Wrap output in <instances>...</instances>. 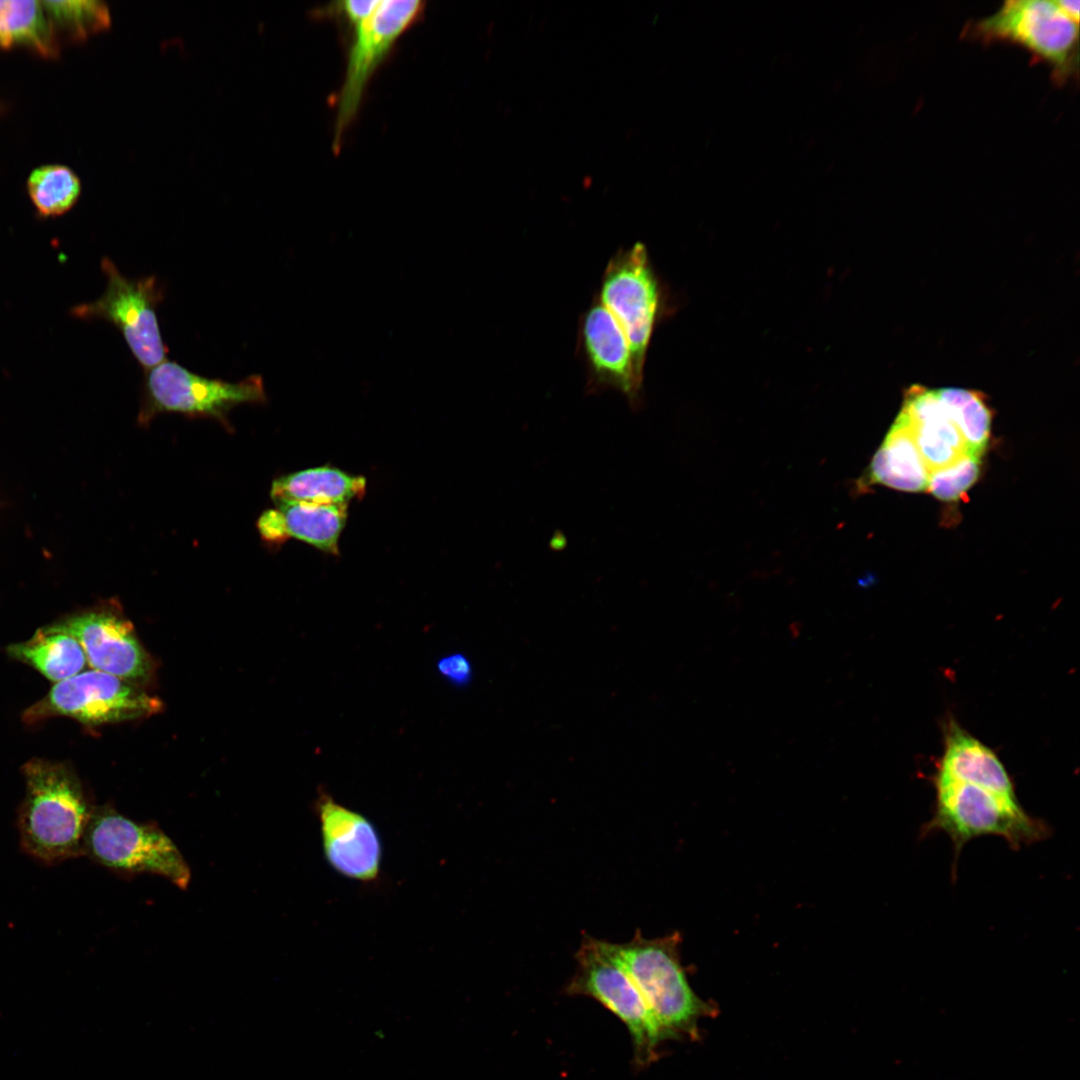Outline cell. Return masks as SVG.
Returning a JSON list of instances; mask_svg holds the SVG:
<instances>
[{
    "instance_id": "1",
    "label": "cell",
    "mask_w": 1080,
    "mask_h": 1080,
    "mask_svg": "<svg viewBox=\"0 0 1080 1080\" xmlns=\"http://www.w3.org/2000/svg\"><path fill=\"white\" fill-rule=\"evenodd\" d=\"M26 794L19 809L23 850L56 864L83 855V838L92 811L81 786L63 764L34 759L24 766Z\"/></svg>"
},
{
    "instance_id": "2",
    "label": "cell",
    "mask_w": 1080,
    "mask_h": 1080,
    "mask_svg": "<svg viewBox=\"0 0 1080 1080\" xmlns=\"http://www.w3.org/2000/svg\"><path fill=\"white\" fill-rule=\"evenodd\" d=\"M678 932L647 939L637 929L631 940L601 948L631 978L666 1039L695 1034L699 1017L711 1011L690 987L680 961Z\"/></svg>"
},
{
    "instance_id": "3",
    "label": "cell",
    "mask_w": 1080,
    "mask_h": 1080,
    "mask_svg": "<svg viewBox=\"0 0 1080 1080\" xmlns=\"http://www.w3.org/2000/svg\"><path fill=\"white\" fill-rule=\"evenodd\" d=\"M936 806L932 818L923 825L922 835L934 831L947 834L956 860L963 846L980 836L994 835L1018 850L1048 838L1050 826L1032 817L1018 800L995 794L982 787L936 775Z\"/></svg>"
},
{
    "instance_id": "4",
    "label": "cell",
    "mask_w": 1080,
    "mask_h": 1080,
    "mask_svg": "<svg viewBox=\"0 0 1080 1080\" xmlns=\"http://www.w3.org/2000/svg\"><path fill=\"white\" fill-rule=\"evenodd\" d=\"M1078 24L1048 0H1009L992 15L970 24L969 37L983 42L1006 41L1048 64L1057 82L1078 71Z\"/></svg>"
},
{
    "instance_id": "5",
    "label": "cell",
    "mask_w": 1080,
    "mask_h": 1080,
    "mask_svg": "<svg viewBox=\"0 0 1080 1080\" xmlns=\"http://www.w3.org/2000/svg\"><path fill=\"white\" fill-rule=\"evenodd\" d=\"M83 855L115 872L157 874L181 889L191 878L180 850L156 824L135 822L111 808L92 811Z\"/></svg>"
},
{
    "instance_id": "6",
    "label": "cell",
    "mask_w": 1080,
    "mask_h": 1080,
    "mask_svg": "<svg viewBox=\"0 0 1080 1080\" xmlns=\"http://www.w3.org/2000/svg\"><path fill=\"white\" fill-rule=\"evenodd\" d=\"M266 399L259 375L231 383L197 375L166 359L146 371L138 424L145 426L162 413H179L191 418H211L231 431L228 416L235 406L263 404Z\"/></svg>"
},
{
    "instance_id": "7",
    "label": "cell",
    "mask_w": 1080,
    "mask_h": 1080,
    "mask_svg": "<svg viewBox=\"0 0 1080 1080\" xmlns=\"http://www.w3.org/2000/svg\"><path fill=\"white\" fill-rule=\"evenodd\" d=\"M575 960V973L564 992L591 997L615 1014L630 1033L634 1064L648 1065L666 1037L636 985L590 935H583Z\"/></svg>"
},
{
    "instance_id": "8",
    "label": "cell",
    "mask_w": 1080,
    "mask_h": 1080,
    "mask_svg": "<svg viewBox=\"0 0 1080 1080\" xmlns=\"http://www.w3.org/2000/svg\"><path fill=\"white\" fill-rule=\"evenodd\" d=\"M596 296L621 327L636 375L643 380L647 351L660 312L661 290L642 243L620 249L611 257Z\"/></svg>"
},
{
    "instance_id": "9",
    "label": "cell",
    "mask_w": 1080,
    "mask_h": 1080,
    "mask_svg": "<svg viewBox=\"0 0 1080 1080\" xmlns=\"http://www.w3.org/2000/svg\"><path fill=\"white\" fill-rule=\"evenodd\" d=\"M101 269L107 279L103 295L93 302L74 306L71 314L83 320L103 319L112 323L147 371L166 360L168 351L156 315L157 305L163 299L162 289L154 276L126 278L107 257L102 258Z\"/></svg>"
},
{
    "instance_id": "10",
    "label": "cell",
    "mask_w": 1080,
    "mask_h": 1080,
    "mask_svg": "<svg viewBox=\"0 0 1080 1080\" xmlns=\"http://www.w3.org/2000/svg\"><path fill=\"white\" fill-rule=\"evenodd\" d=\"M162 703L126 680L98 670L81 673L55 683L49 693L24 713L35 723L52 716H66L87 725L148 717Z\"/></svg>"
},
{
    "instance_id": "11",
    "label": "cell",
    "mask_w": 1080,
    "mask_h": 1080,
    "mask_svg": "<svg viewBox=\"0 0 1080 1080\" xmlns=\"http://www.w3.org/2000/svg\"><path fill=\"white\" fill-rule=\"evenodd\" d=\"M419 0L380 1L373 14L355 27L343 86L338 98L333 147L356 116L366 86L392 46L421 15Z\"/></svg>"
},
{
    "instance_id": "12",
    "label": "cell",
    "mask_w": 1080,
    "mask_h": 1080,
    "mask_svg": "<svg viewBox=\"0 0 1080 1080\" xmlns=\"http://www.w3.org/2000/svg\"><path fill=\"white\" fill-rule=\"evenodd\" d=\"M314 811L323 854L331 868L348 879L375 882L381 870L382 845L373 823L339 803L323 786L317 791Z\"/></svg>"
},
{
    "instance_id": "13",
    "label": "cell",
    "mask_w": 1080,
    "mask_h": 1080,
    "mask_svg": "<svg viewBox=\"0 0 1080 1080\" xmlns=\"http://www.w3.org/2000/svg\"><path fill=\"white\" fill-rule=\"evenodd\" d=\"M578 349L586 367L588 391L615 389L633 409L640 408L643 380L636 375L628 341L596 295L579 320Z\"/></svg>"
},
{
    "instance_id": "14",
    "label": "cell",
    "mask_w": 1080,
    "mask_h": 1080,
    "mask_svg": "<svg viewBox=\"0 0 1080 1080\" xmlns=\"http://www.w3.org/2000/svg\"><path fill=\"white\" fill-rule=\"evenodd\" d=\"M61 624L79 641L94 670L126 681L149 676V658L131 623L111 608L74 615Z\"/></svg>"
},
{
    "instance_id": "15",
    "label": "cell",
    "mask_w": 1080,
    "mask_h": 1080,
    "mask_svg": "<svg viewBox=\"0 0 1080 1080\" xmlns=\"http://www.w3.org/2000/svg\"><path fill=\"white\" fill-rule=\"evenodd\" d=\"M910 432L929 472L972 456L941 395L940 388L912 385L896 418ZM980 458V457H979Z\"/></svg>"
},
{
    "instance_id": "16",
    "label": "cell",
    "mask_w": 1080,
    "mask_h": 1080,
    "mask_svg": "<svg viewBox=\"0 0 1080 1080\" xmlns=\"http://www.w3.org/2000/svg\"><path fill=\"white\" fill-rule=\"evenodd\" d=\"M347 514V504L283 503L264 511L258 518L257 529L267 544L278 545L295 538L336 555Z\"/></svg>"
},
{
    "instance_id": "17",
    "label": "cell",
    "mask_w": 1080,
    "mask_h": 1080,
    "mask_svg": "<svg viewBox=\"0 0 1080 1080\" xmlns=\"http://www.w3.org/2000/svg\"><path fill=\"white\" fill-rule=\"evenodd\" d=\"M937 775L1017 800L1013 783L999 758L954 722H950L946 731Z\"/></svg>"
},
{
    "instance_id": "18",
    "label": "cell",
    "mask_w": 1080,
    "mask_h": 1080,
    "mask_svg": "<svg viewBox=\"0 0 1080 1080\" xmlns=\"http://www.w3.org/2000/svg\"><path fill=\"white\" fill-rule=\"evenodd\" d=\"M365 489L364 477L325 465L275 479L270 496L275 505L292 502L348 505L351 500L362 497Z\"/></svg>"
},
{
    "instance_id": "19",
    "label": "cell",
    "mask_w": 1080,
    "mask_h": 1080,
    "mask_svg": "<svg viewBox=\"0 0 1080 1080\" xmlns=\"http://www.w3.org/2000/svg\"><path fill=\"white\" fill-rule=\"evenodd\" d=\"M929 470L903 423L895 419L874 454L864 477L866 485L881 484L906 492L925 491Z\"/></svg>"
},
{
    "instance_id": "20",
    "label": "cell",
    "mask_w": 1080,
    "mask_h": 1080,
    "mask_svg": "<svg viewBox=\"0 0 1080 1080\" xmlns=\"http://www.w3.org/2000/svg\"><path fill=\"white\" fill-rule=\"evenodd\" d=\"M8 653L55 683L81 673L88 664L81 644L61 623L40 628L29 640L10 645Z\"/></svg>"
},
{
    "instance_id": "21",
    "label": "cell",
    "mask_w": 1080,
    "mask_h": 1080,
    "mask_svg": "<svg viewBox=\"0 0 1080 1080\" xmlns=\"http://www.w3.org/2000/svg\"><path fill=\"white\" fill-rule=\"evenodd\" d=\"M24 46L41 56L57 54L53 26L41 1L0 0V48Z\"/></svg>"
},
{
    "instance_id": "22",
    "label": "cell",
    "mask_w": 1080,
    "mask_h": 1080,
    "mask_svg": "<svg viewBox=\"0 0 1080 1080\" xmlns=\"http://www.w3.org/2000/svg\"><path fill=\"white\" fill-rule=\"evenodd\" d=\"M27 191L38 215L58 217L69 211L81 193L77 175L64 165H45L31 172Z\"/></svg>"
},
{
    "instance_id": "23",
    "label": "cell",
    "mask_w": 1080,
    "mask_h": 1080,
    "mask_svg": "<svg viewBox=\"0 0 1080 1080\" xmlns=\"http://www.w3.org/2000/svg\"><path fill=\"white\" fill-rule=\"evenodd\" d=\"M940 391L970 455L981 458L989 442L992 425V410L984 394L958 387H941Z\"/></svg>"
},
{
    "instance_id": "24",
    "label": "cell",
    "mask_w": 1080,
    "mask_h": 1080,
    "mask_svg": "<svg viewBox=\"0 0 1080 1080\" xmlns=\"http://www.w3.org/2000/svg\"><path fill=\"white\" fill-rule=\"evenodd\" d=\"M44 11L53 26L64 29L75 40L103 31L110 26L111 17L108 7L101 1H41Z\"/></svg>"
},
{
    "instance_id": "25",
    "label": "cell",
    "mask_w": 1080,
    "mask_h": 1080,
    "mask_svg": "<svg viewBox=\"0 0 1080 1080\" xmlns=\"http://www.w3.org/2000/svg\"><path fill=\"white\" fill-rule=\"evenodd\" d=\"M980 466L981 458L968 455L952 465L931 471L926 490L941 501L956 502L975 484Z\"/></svg>"
},
{
    "instance_id": "26",
    "label": "cell",
    "mask_w": 1080,
    "mask_h": 1080,
    "mask_svg": "<svg viewBox=\"0 0 1080 1080\" xmlns=\"http://www.w3.org/2000/svg\"><path fill=\"white\" fill-rule=\"evenodd\" d=\"M436 669L441 678L457 688L469 686L474 678L473 664L461 652H453L439 658Z\"/></svg>"
},
{
    "instance_id": "27",
    "label": "cell",
    "mask_w": 1080,
    "mask_h": 1080,
    "mask_svg": "<svg viewBox=\"0 0 1080 1080\" xmlns=\"http://www.w3.org/2000/svg\"><path fill=\"white\" fill-rule=\"evenodd\" d=\"M379 3V0H349L339 2L337 9L348 19L351 25L356 27L373 14Z\"/></svg>"
},
{
    "instance_id": "28",
    "label": "cell",
    "mask_w": 1080,
    "mask_h": 1080,
    "mask_svg": "<svg viewBox=\"0 0 1080 1080\" xmlns=\"http://www.w3.org/2000/svg\"><path fill=\"white\" fill-rule=\"evenodd\" d=\"M1058 6L1076 23H1079L1080 1L1079 0H1056Z\"/></svg>"
}]
</instances>
